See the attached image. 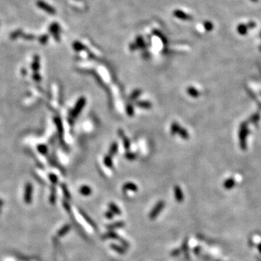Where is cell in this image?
<instances>
[{"mask_svg": "<svg viewBox=\"0 0 261 261\" xmlns=\"http://www.w3.org/2000/svg\"><path fill=\"white\" fill-rule=\"evenodd\" d=\"M86 102V100L85 97H83V96L80 97L79 99L77 101L75 108L73 109L72 112H71V117L73 118H76L77 116L78 115V114H79L80 112H81V110H83V108H84Z\"/></svg>", "mask_w": 261, "mask_h": 261, "instance_id": "6da1fadb", "label": "cell"}, {"mask_svg": "<svg viewBox=\"0 0 261 261\" xmlns=\"http://www.w3.org/2000/svg\"><path fill=\"white\" fill-rule=\"evenodd\" d=\"M36 5L37 6H38V8L42 9V10L45 11L46 12H47V13L50 14V15H55V14L56 13L55 9L53 8V7L48 5L47 3H46L45 2L42 1V0H39V1H37Z\"/></svg>", "mask_w": 261, "mask_h": 261, "instance_id": "7a4b0ae2", "label": "cell"}, {"mask_svg": "<svg viewBox=\"0 0 261 261\" xmlns=\"http://www.w3.org/2000/svg\"><path fill=\"white\" fill-rule=\"evenodd\" d=\"M32 192H33V187L31 183H28L25 188L24 194V201L26 204H30L32 200Z\"/></svg>", "mask_w": 261, "mask_h": 261, "instance_id": "3957f363", "label": "cell"}, {"mask_svg": "<svg viewBox=\"0 0 261 261\" xmlns=\"http://www.w3.org/2000/svg\"><path fill=\"white\" fill-rule=\"evenodd\" d=\"M164 206H165V203H164L163 201L159 202V203L157 204L156 205H155V207H154L153 210H152V212H150V214H149L150 219H155V218L158 215L159 212H160L162 210V209H163Z\"/></svg>", "mask_w": 261, "mask_h": 261, "instance_id": "277c9868", "label": "cell"}, {"mask_svg": "<svg viewBox=\"0 0 261 261\" xmlns=\"http://www.w3.org/2000/svg\"><path fill=\"white\" fill-rule=\"evenodd\" d=\"M118 134H119V137L123 139V145H124L125 149H129L130 145V141H129V139H128V138H127L126 136H125V134H124V132H123V130H118Z\"/></svg>", "mask_w": 261, "mask_h": 261, "instance_id": "5b68a950", "label": "cell"}, {"mask_svg": "<svg viewBox=\"0 0 261 261\" xmlns=\"http://www.w3.org/2000/svg\"><path fill=\"white\" fill-rule=\"evenodd\" d=\"M174 194H175V197H176V200L178 202H182L184 200V194L183 192H182L181 189L180 187H178V185L175 186L174 187Z\"/></svg>", "mask_w": 261, "mask_h": 261, "instance_id": "8992f818", "label": "cell"}, {"mask_svg": "<svg viewBox=\"0 0 261 261\" xmlns=\"http://www.w3.org/2000/svg\"><path fill=\"white\" fill-rule=\"evenodd\" d=\"M123 191H132V192H137L138 190V187L135 184L131 183V182H128V183L125 184L123 187Z\"/></svg>", "mask_w": 261, "mask_h": 261, "instance_id": "52a82bcc", "label": "cell"}, {"mask_svg": "<svg viewBox=\"0 0 261 261\" xmlns=\"http://www.w3.org/2000/svg\"><path fill=\"white\" fill-rule=\"evenodd\" d=\"M79 192L83 196H89L92 194V192L91 187H89V186L84 185V186H82L81 188H80Z\"/></svg>", "mask_w": 261, "mask_h": 261, "instance_id": "ba28073f", "label": "cell"}, {"mask_svg": "<svg viewBox=\"0 0 261 261\" xmlns=\"http://www.w3.org/2000/svg\"><path fill=\"white\" fill-rule=\"evenodd\" d=\"M59 29H60V28H59V25L57 24V23H54V24H52L51 26H50L49 28V31L51 32L52 33H53L54 34V36L55 37V39L58 40V37L59 36Z\"/></svg>", "mask_w": 261, "mask_h": 261, "instance_id": "9c48e42d", "label": "cell"}, {"mask_svg": "<svg viewBox=\"0 0 261 261\" xmlns=\"http://www.w3.org/2000/svg\"><path fill=\"white\" fill-rule=\"evenodd\" d=\"M118 144L117 142H113L110 145V149H109V155L112 157L113 155H115L118 152Z\"/></svg>", "mask_w": 261, "mask_h": 261, "instance_id": "30bf717a", "label": "cell"}, {"mask_svg": "<svg viewBox=\"0 0 261 261\" xmlns=\"http://www.w3.org/2000/svg\"><path fill=\"white\" fill-rule=\"evenodd\" d=\"M187 92L188 93L189 95L192 96V97H197V96H199L200 95L199 91L192 86L189 87V88L187 89Z\"/></svg>", "mask_w": 261, "mask_h": 261, "instance_id": "8fae6325", "label": "cell"}, {"mask_svg": "<svg viewBox=\"0 0 261 261\" xmlns=\"http://www.w3.org/2000/svg\"><path fill=\"white\" fill-rule=\"evenodd\" d=\"M136 104L137 106L144 109H149L152 107V104L148 101H138Z\"/></svg>", "mask_w": 261, "mask_h": 261, "instance_id": "7c38bea8", "label": "cell"}, {"mask_svg": "<svg viewBox=\"0 0 261 261\" xmlns=\"http://www.w3.org/2000/svg\"><path fill=\"white\" fill-rule=\"evenodd\" d=\"M181 128V127L180 126V125L178 124V123L173 122L172 124H171V134H172L173 135H175L176 134H178Z\"/></svg>", "mask_w": 261, "mask_h": 261, "instance_id": "4fadbf2b", "label": "cell"}, {"mask_svg": "<svg viewBox=\"0 0 261 261\" xmlns=\"http://www.w3.org/2000/svg\"><path fill=\"white\" fill-rule=\"evenodd\" d=\"M104 164L108 168H111L112 167L113 163H112V157L110 156V155H108L105 157V158H104Z\"/></svg>", "mask_w": 261, "mask_h": 261, "instance_id": "5bb4252c", "label": "cell"}, {"mask_svg": "<svg viewBox=\"0 0 261 261\" xmlns=\"http://www.w3.org/2000/svg\"><path fill=\"white\" fill-rule=\"evenodd\" d=\"M178 134L184 139H188L189 137V134L188 131H187V130L185 129V128H180Z\"/></svg>", "mask_w": 261, "mask_h": 261, "instance_id": "9a60e30c", "label": "cell"}, {"mask_svg": "<svg viewBox=\"0 0 261 261\" xmlns=\"http://www.w3.org/2000/svg\"><path fill=\"white\" fill-rule=\"evenodd\" d=\"M109 207H110V211L112 212H115V213L118 214V215H119V214L121 213L119 207H118L116 205H115V204H114L113 203H110V205H109Z\"/></svg>", "mask_w": 261, "mask_h": 261, "instance_id": "2e32d148", "label": "cell"}, {"mask_svg": "<svg viewBox=\"0 0 261 261\" xmlns=\"http://www.w3.org/2000/svg\"><path fill=\"white\" fill-rule=\"evenodd\" d=\"M141 94H142V90H141V89H136V90L134 91V92L131 93V94H130V99L134 100L137 99Z\"/></svg>", "mask_w": 261, "mask_h": 261, "instance_id": "e0dca14e", "label": "cell"}, {"mask_svg": "<svg viewBox=\"0 0 261 261\" xmlns=\"http://www.w3.org/2000/svg\"><path fill=\"white\" fill-rule=\"evenodd\" d=\"M246 134H247V126L245 125H244V127L241 128L240 130V139H241V144H242V142H244L245 140L246 137Z\"/></svg>", "mask_w": 261, "mask_h": 261, "instance_id": "ac0fdd59", "label": "cell"}, {"mask_svg": "<svg viewBox=\"0 0 261 261\" xmlns=\"http://www.w3.org/2000/svg\"><path fill=\"white\" fill-rule=\"evenodd\" d=\"M33 71H37L39 68V58L38 56L34 57V60L33 62V65H32Z\"/></svg>", "mask_w": 261, "mask_h": 261, "instance_id": "d6986e66", "label": "cell"}, {"mask_svg": "<svg viewBox=\"0 0 261 261\" xmlns=\"http://www.w3.org/2000/svg\"><path fill=\"white\" fill-rule=\"evenodd\" d=\"M126 112L128 115L130 116V117H131V116H133L134 114V107L132 106L130 104H128V105H127Z\"/></svg>", "mask_w": 261, "mask_h": 261, "instance_id": "ffe728a7", "label": "cell"}, {"mask_svg": "<svg viewBox=\"0 0 261 261\" xmlns=\"http://www.w3.org/2000/svg\"><path fill=\"white\" fill-rule=\"evenodd\" d=\"M70 228H71V227H70L69 226H64L63 228H62L60 230V231L58 232L59 236H63V235H65V234L66 233H67L68 231V230L70 229Z\"/></svg>", "mask_w": 261, "mask_h": 261, "instance_id": "44dd1931", "label": "cell"}, {"mask_svg": "<svg viewBox=\"0 0 261 261\" xmlns=\"http://www.w3.org/2000/svg\"><path fill=\"white\" fill-rule=\"evenodd\" d=\"M55 123H56L57 126H58V131L60 132V133H62L63 129H62V122H61V120H60L58 118H57L56 120H55Z\"/></svg>", "mask_w": 261, "mask_h": 261, "instance_id": "7402d4cb", "label": "cell"}, {"mask_svg": "<svg viewBox=\"0 0 261 261\" xmlns=\"http://www.w3.org/2000/svg\"><path fill=\"white\" fill-rule=\"evenodd\" d=\"M234 184V180L233 179H228V180H227L226 182H225L224 186H225V187H226V188L230 189V188H231L232 187H233Z\"/></svg>", "mask_w": 261, "mask_h": 261, "instance_id": "603a6c76", "label": "cell"}, {"mask_svg": "<svg viewBox=\"0 0 261 261\" xmlns=\"http://www.w3.org/2000/svg\"><path fill=\"white\" fill-rule=\"evenodd\" d=\"M126 158L129 160H134L137 158V155L133 153H127L126 154Z\"/></svg>", "mask_w": 261, "mask_h": 261, "instance_id": "cb8c5ba5", "label": "cell"}, {"mask_svg": "<svg viewBox=\"0 0 261 261\" xmlns=\"http://www.w3.org/2000/svg\"><path fill=\"white\" fill-rule=\"evenodd\" d=\"M73 48H74L75 49L77 50V51H80V50H82L84 49V47H83V46L81 44H80L79 42H76L74 44H73Z\"/></svg>", "mask_w": 261, "mask_h": 261, "instance_id": "d4e9b609", "label": "cell"}, {"mask_svg": "<svg viewBox=\"0 0 261 261\" xmlns=\"http://www.w3.org/2000/svg\"><path fill=\"white\" fill-rule=\"evenodd\" d=\"M38 149L39 151L40 152V153H42L43 154L46 153V152H47V147H46V146L44 145H40L38 146Z\"/></svg>", "mask_w": 261, "mask_h": 261, "instance_id": "484cf974", "label": "cell"}, {"mask_svg": "<svg viewBox=\"0 0 261 261\" xmlns=\"http://www.w3.org/2000/svg\"><path fill=\"white\" fill-rule=\"evenodd\" d=\"M49 179L52 182V184H56L57 182H58V177L54 174L49 175Z\"/></svg>", "mask_w": 261, "mask_h": 261, "instance_id": "4316f807", "label": "cell"}, {"mask_svg": "<svg viewBox=\"0 0 261 261\" xmlns=\"http://www.w3.org/2000/svg\"><path fill=\"white\" fill-rule=\"evenodd\" d=\"M47 40H48V36H46V35H44V36H42V37H41L40 38V39H39V42H40V43H42V44H46V42H47Z\"/></svg>", "mask_w": 261, "mask_h": 261, "instance_id": "83f0119b", "label": "cell"}, {"mask_svg": "<svg viewBox=\"0 0 261 261\" xmlns=\"http://www.w3.org/2000/svg\"><path fill=\"white\" fill-rule=\"evenodd\" d=\"M62 190H63V192L65 193V195L66 197H67V198L71 197V195H70V194L68 193V189H67V188H66L65 185L62 184Z\"/></svg>", "mask_w": 261, "mask_h": 261, "instance_id": "f1b7e54d", "label": "cell"}, {"mask_svg": "<svg viewBox=\"0 0 261 261\" xmlns=\"http://www.w3.org/2000/svg\"><path fill=\"white\" fill-rule=\"evenodd\" d=\"M105 214H106V217L108 218V219H112V218L113 217V213H112V212L110 211V210L107 212Z\"/></svg>", "mask_w": 261, "mask_h": 261, "instance_id": "f546056e", "label": "cell"}, {"mask_svg": "<svg viewBox=\"0 0 261 261\" xmlns=\"http://www.w3.org/2000/svg\"><path fill=\"white\" fill-rule=\"evenodd\" d=\"M112 247H113L114 249H115V250H117V251L119 252V253H124V251H123V250H121L118 246H112Z\"/></svg>", "mask_w": 261, "mask_h": 261, "instance_id": "4dcf8cb0", "label": "cell"}, {"mask_svg": "<svg viewBox=\"0 0 261 261\" xmlns=\"http://www.w3.org/2000/svg\"><path fill=\"white\" fill-rule=\"evenodd\" d=\"M3 204H4V203H3V201L2 200H0V207L1 206H2L3 205Z\"/></svg>", "mask_w": 261, "mask_h": 261, "instance_id": "1f68e13d", "label": "cell"}]
</instances>
